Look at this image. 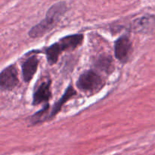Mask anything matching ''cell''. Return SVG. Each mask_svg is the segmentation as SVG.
Returning <instances> with one entry per match:
<instances>
[{
    "mask_svg": "<svg viewBox=\"0 0 155 155\" xmlns=\"http://www.w3.org/2000/svg\"><path fill=\"white\" fill-rule=\"evenodd\" d=\"M51 82H43L33 94V104L38 105L42 102L48 101L51 98Z\"/></svg>",
    "mask_w": 155,
    "mask_h": 155,
    "instance_id": "obj_6",
    "label": "cell"
},
{
    "mask_svg": "<svg viewBox=\"0 0 155 155\" xmlns=\"http://www.w3.org/2000/svg\"><path fill=\"white\" fill-rule=\"evenodd\" d=\"M75 95H76V91L74 90V88H73L71 86H68L66 92H64V94L63 96L61 97V99L59 100L55 104H54V107H53L52 110H51V112L50 113L49 118H52L53 117L55 116V115L60 111L62 106H63L64 104L65 103L70 99V98H72V97L74 96Z\"/></svg>",
    "mask_w": 155,
    "mask_h": 155,
    "instance_id": "obj_9",
    "label": "cell"
},
{
    "mask_svg": "<svg viewBox=\"0 0 155 155\" xmlns=\"http://www.w3.org/2000/svg\"><path fill=\"white\" fill-rule=\"evenodd\" d=\"M104 85L101 76L92 71H87L79 77L77 86L83 92L93 94L99 91Z\"/></svg>",
    "mask_w": 155,
    "mask_h": 155,
    "instance_id": "obj_3",
    "label": "cell"
},
{
    "mask_svg": "<svg viewBox=\"0 0 155 155\" xmlns=\"http://www.w3.org/2000/svg\"><path fill=\"white\" fill-rule=\"evenodd\" d=\"M18 83V72L13 65L5 68L0 74V87L2 90H12Z\"/></svg>",
    "mask_w": 155,
    "mask_h": 155,
    "instance_id": "obj_4",
    "label": "cell"
},
{
    "mask_svg": "<svg viewBox=\"0 0 155 155\" xmlns=\"http://www.w3.org/2000/svg\"><path fill=\"white\" fill-rule=\"evenodd\" d=\"M132 50V42L129 37L124 36L120 37L115 42L114 52L117 59L121 62L128 60Z\"/></svg>",
    "mask_w": 155,
    "mask_h": 155,
    "instance_id": "obj_5",
    "label": "cell"
},
{
    "mask_svg": "<svg viewBox=\"0 0 155 155\" xmlns=\"http://www.w3.org/2000/svg\"><path fill=\"white\" fill-rule=\"evenodd\" d=\"M39 59L36 58V56H31L24 62L22 65V74L26 83H28L32 80L37 71Z\"/></svg>",
    "mask_w": 155,
    "mask_h": 155,
    "instance_id": "obj_7",
    "label": "cell"
},
{
    "mask_svg": "<svg viewBox=\"0 0 155 155\" xmlns=\"http://www.w3.org/2000/svg\"><path fill=\"white\" fill-rule=\"evenodd\" d=\"M83 40V36L82 34L69 35L62 38L58 42L45 48V54H46L48 62L50 64L56 63L59 54L61 52L77 48L82 43Z\"/></svg>",
    "mask_w": 155,
    "mask_h": 155,
    "instance_id": "obj_2",
    "label": "cell"
},
{
    "mask_svg": "<svg viewBox=\"0 0 155 155\" xmlns=\"http://www.w3.org/2000/svg\"><path fill=\"white\" fill-rule=\"evenodd\" d=\"M48 107H49V105H48V104H46L43 109L40 110L39 111H38L37 113L35 114L33 116H32V117L30 118L31 124H39V123L42 122V121H43L44 120L46 119V118H49V115H48Z\"/></svg>",
    "mask_w": 155,
    "mask_h": 155,
    "instance_id": "obj_11",
    "label": "cell"
},
{
    "mask_svg": "<svg viewBox=\"0 0 155 155\" xmlns=\"http://www.w3.org/2000/svg\"><path fill=\"white\" fill-rule=\"evenodd\" d=\"M96 65L98 68L105 72H109L113 71L114 69L111 58H109L108 56H101V58H99Z\"/></svg>",
    "mask_w": 155,
    "mask_h": 155,
    "instance_id": "obj_10",
    "label": "cell"
},
{
    "mask_svg": "<svg viewBox=\"0 0 155 155\" xmlns=\"http://www.w3.org/2000/svg\"><path fill=\"white\" fill-rule=\"evenodd\" d=\"M154 23V17L144 16L142 18H138L133 22L132 29L138 33H146L148 30H150Z\"/></svg>",
    "mask_w": 155,
    "mask_h": 155,
    "instance_id": "obj_8",
    "label": "cell"
},
{
    "mask_svg": "<svg viewBox=\"0 0 155 155\" xmlns=\"http://www.w3.org/2000/svg\"><path fill=\"white\" fill-rule=\"evenodd\" d=\"M67 12L66 3L60 2L53 5L48 10L46 16L40 23L36 24L29 32V36L32 38L39 37L43 36L45 33L58 24L61 18L64 16Z\"/></svg>",
    "mask_w": 155,
    "mask_h": 155,
    "instance_id": "obj_1",
    "label": "cell"
}]
</instances>
